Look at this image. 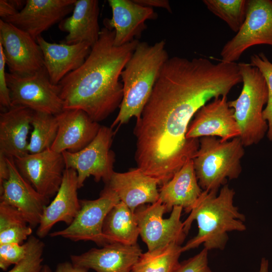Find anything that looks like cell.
I'll list each match as a JSON object with an SVG mask.
<instances>
[{"mask_svg":"<svg viewBox=\"0 0 272 272\" xmlns=\"http://www.w3.org/2000/svg\"><path fill=\"white\" fill-rule=\"evenodd\" d=\"M142 251L138 244L129 245L119 243L106 244L101 248H92L79 255H71V262L96 272H131Z\"/></svg>","mask_w":272,"mask_h":272,"instance_id":"d6986e66","label":"cell"},{"mask_svg":"<svg viewBox=\"0 0 272 272\" xmlns=\"http://www.w3.org/2000/svg\"><path fill=\"white\" fill-rule=\"evenodd\" d=\"M34 111L12 106L0 113V153L16 158L28 154V135Z\"/></svg>","mask_w":272,"mask_h":272,"instance_id":"603a6c76","label":"cell"},{"mask_svg":"<svg viewBox=\"0 0 272 272\" xmlns=\"http://www.w3.org/2000/svg\"><path fill=\"white\" fill-rule=\"evenodd\" d=\"M183 209L174 207L167 219L165 206L159 199L150 205H142L135 211L140 235L146 244L148 251H154L175 243L181 245L186 234L181 220Z\"/></svg>","mask_w":272,"mask_h":272,"instance_id":"9c48e42d","label":"cell"},{"mask_svg":"<svg viewBox=\"0 0 272 272\" xmlns=\"http://www.w3.org/2000/svg\"><path fill=\"white\" fill-rule=\"evenodd\" d=\"M36 41L42 51L44 66L50 80L54 85H58L67 75L81 66L91 49L86 43H50L42 36Z\"/></svg>","mask_w":272,"mask_h":272,"instance_id":"7402d4cb","label":"cell"},{"mask_svg":"<svg viewBox=\"0 0 272 272\" xmlns=\"http://www.w3.org/2000/svg\"><path fill=\"white\" fill-rule=\"evenodd\" d=\"M106 185L133 212L142 205L159 199L158 181L139 168L123 173L114 172Z\"/></svg>","mask_w":272,"mask_h":272,"instance_id":"44dd1931","label":"cell"},{"mask_svg":"<svg viewBox=\"0 0 272 272\" xmlns=\"http://www.w3.org/2000/svg\"><path fill=\"white\" fill-rule=\"evenodd\" d=\"M137 3L143 6L153 8L154 7L166 10L172 13V11L169 2L167 0H134Z\"/></svg>","mask_w":272,"mask_h":272,"instance_id":"8d00e7d4","label":"cell"},{"mask_svg":"<svg viewBox=\"0 0 272 272\" xmlns=\"http://www.w3.org/2000/svg\"><path fill=\"white\" fill-rule=\"evenodd\" d=\"M27 242L23 244L10 243L0 244V268L6 270L12 265H15L26 256L27 252Z\"/></svg>","mask_w":272,"mask_h":272,"instance_id":"d6a6232c","label":"cell"},{"mask_svg":"<svg viewBox=\"0 0 272 272\" xmlns=\"http://www.w3.org/2000/svg\"><path fill=\"white\" fill-rule=\"evenodd\" d=\"M40 272H52V271L48 265L44 264Z\"/></svg>","mask_w":272,"mask_h":272,"instance_id":"60d3db41","label":"cell"},{"mask_svg":"<svg viewBox=\"0 0 272 272\" xmlns=\"http://www.w3.org/2000/svg\"><path fill=\"white\" fill-rule=\"evenodd\" d=\"M55 116L58 130L50 149L59 153L82 150L94 140L101 126L80 109H63Z\"/></svg>","mask_w":272,"mask_h":272,"instance_id":"e0dca14e","label":"cell"},{"mask_svg":"<svg viewBox=\"0 0 272 272\" xmlns=\"http://www.w3.org/2000/svg\"><path fill=\"white\" fill-rule=\"evenodd\" d=\"M26 3L23 1H0V16L2 20H4L17 14L22 9Z\"/></svg>","mask_w":272,"mask_h":272,"instance_id":"d590c367","label":"cell"},{"mask_svg":"<svg viewBox=\"0 0 272 272\" xmlns=\"http://www.w3.org/2000/svg\"><path fill=\"white\" fill-rule=\"evenodd\" d=\"M244 147L239 137L227 141L216 137L201 138L193 162L203 190L218 192L228 180L238 178L242 172Z\"/></svg>","mask_w":272,"mask_h":272,"instance_id":"8992f818","label":"cell"},{"mask_svg":"<svg viewBox=\"0 0 272 272\" xmlns=\"http://www.w3.org/2000/svg\"><path fill=\"white\" fill-rule=\"evenodd\" d=\"M102 232L107 244L113 243L137 244L140 230L134 212L123 202L119 201L106 216Z\"/></svg>","mask_w":272,"mask_h":272,"instance_id":"484cf974","label":"cell"},{"mask_svg":"<svg viewBox=\"0 0 272 272\" xmlns=\"http://www.w3.org/2000/svg\"><path fill=\"white\" fill-rule=\"evenodd\" d=\"M250 63L260 71L267 84L268 97L263 111V117L268 124L267 137L272 141V63L263 52H260L251 56Z\"/></svg>","mask_w":272,"mask_h":272,"instance_id":"4dcf8cb0","label":"cell"},{"mask_svg":"<svg viewBox=\"0 0 272 272\" xmlns=\"http://www.w3.org/2000/svg\"><path fill=\"white\" fill-rule=\"evenodd\" d=\"M32 233V228L17 209L0 202V244H23Z\"/></svg>","mask_w":272,"mask_h":272,"instance_id":"83f0119b","label":"cell"},{"mask_svg":"<svg viewBox=\"0 0 272 272\" xmlns=\"http://www.w3.org/2000/svg\"><path fill=\"white\" fill-rule=\"evenodd\" d=\"M6 65L2 46L0 45V104L2 110L12 106L9 89L6 80Z\"/></svg>","mask_w":272,"mask_h":272,"instance_id":"e575fe53","label":"cell"},{"mask_svg":"<svg viewBox=\"0 0 272 272\" xmlns=\"http://www.w3.org/2000/svg\"><path fill=\"white\" fill-rule=\"evenodd\" d=\"M10 171L7 162V157L0 153V188L9 177Z\"/></svg>","mask_w":272,"mask_h":272,"instance_id":"f35d334b","label":"cell"},{"mask_svg":"<svg viewBox=\"0 0 272 272\" xmlns=\"http://www.w3.org/2000/svg\"><path fill=\"white\" fill-rule=\"evenodd\" d=\"M182 246L173 243L154 251L142 253L132 272H174L180 264Z\"/></svg>","mask_w":272,"mask_h":272,"instance_id":"4316f807","label":"cell"},{"mask_svg":"<svg viewBox=\"0 0 272 272\" xmlns=\"http://www.w3.org/2000/svg\"><path fill=\"white\" fill-rule=\"evenodd\" d=\"M272 46V0H248L245 20L237 34L223 47L221 61L235 62L248 48Z\"/></svg>","mask_w":272,"mask_h":272,"instance_id":"30bf717a","label":"cell"},{"mask_svg":"<svg viewBox=\"0 0 272 272\" xmlns=\"http://www.w3.org/2000/svg\"><path fill=\"white\" fill-rule=\"evenodd\" d=\"M132 272V271H131Z\"/></svg>","mask_w":272,"mask_h":272,"instance_id":"b9f144b4","label":"cell"},{"mask_svg":"<svg viewBox=\"0 0 272 272\" xmlns=\"http://www.w3.org/2000/svg\"><path fill=\"white\" fill-rule=\"evenodd\" d=\"M169 58L164 40L151 45L139 42L121 73L123 98L111 128L138 120L164 63Z\"/></svg>","mask_w":272,"mask_h":272,"instance_id":"277c9868","label":"cell"},{"mask_svg":"<svg viewBox=\"0 0 272 272\" xmlns=\"http://www.w3.org/2000/svg\"><path fill=\"white\" fill-rule=\"evenodd\" d=\"M76 0H27L16 15L2 20L27 33L34 39L73 12Z\"/></svg>","mask_w":272,"mask_h":272,"instance_id":"2e32d148","label":"cell"},{"mask_svg":"<svg viewBox=\"0 0 272 272\" xmlns=\"http://www.w3.org/2000/svg\"><path fill=\"white\" fill-rule=\"evenodd\" d=\"M10 174L0 188V202L17 209L33 228L38 226L49 199L40 194L21 175L14 158L7 157Z\"/></svg>","mask_w":272,"mask_h":272,"instance_id":"5bb4252c","label":"cell"},{"mask_svg":"<svg viewBox=\"0 0 272 272\" xmlns=\"http://www.w3.org/2000/svg\"><path fill=\"white\" fill-rule=\"evenodd\" d=\"M114 31L104 27L82 65L58 83L63 109L85 112L96 122L104 120L123 98L121 73L138 42L114 44Z\"/></svg>","mask_w":272,"mask_h":272,"instance_id":"7a4b0ae2","label":"cell"},{"mask_svg":"<svg viewBox=\"0 0 272 272\" xmlns=\"http://www.w3.org/2000/svg\"><path fill=\"white\" fill-rule=\"evenodd\" d=\"M88 269L77 266L71 262H63L59 263L54 272H88Z\"/></svg>","mask_w":272,"mask_h":272,"instance_id":"74e56055","label":"cell"},{"mask_svg":"<svg viewBox=\"0 0 272 272\" xmlns=\"http://www.w3.org/2000/svg\"><path fill=\"white\" fill-rule=\"evenodd\" d=\"M12 106L55 115L63 110L58 85L52 84L45 66L28 76L6 73Z\"/></svg>","mask_w":272,"mask_h":272,"instance_id":"52a82bcc","label":"cell"},{"mask_svg":"<svg viewBox=\"0 0 272 272\" xmlns=\"http://www.w3.org/2000/svg\"><path fill=\"white\" fill-rule=\"evenodd\" d=\"M78 189L77 171L65 168L57 192L43 212L36 231L39 238H44L58 222H64L67 226L72 223L81 208L80 200L78 197Z\"/></svg>","mask_w":272,"mask_h":272,"instance_id":"ffe728a7","label":"cell"},{"mask_svg":"<svg viewBox=\"0 0 272 272\" xmlns=\"http://www.w3.org/2000/svg\"><path fill=\"white\" fill-rule=\"evenodd\" d=\"M208 251L204 248L196 255L180 262L174 272H213L209 265Z\"/></svg>","mask_w":272,"mask_h":272,"instance_id":"836d02e7","label":"cell"},{"mask_svg":"<svg viewBox=\"0 0 272 272\" xmlns=\"http://www.w3.org/2000/svg\"><path fill=\"white\" fill-rule=\"evenodd\" d=\"M243 87L239 96L228 102L239 126L244 147L258 144L266 135L268 124L263 117L268 101V89L260 71L250 63H238Z\"/></svg>","mask_w":272,"mask_h":272,"instance_id":"5b68a950","label":"cell"},{"mask_svg":"<svg viewBox=\"0 0 272 272\" xmlns=\"http://www.w3.org/2000/svg\"><path fill=\"white\" fill-rule=\"evenodd\" d=\"M235 192L226 184L220 192L203 191L201 196L183 222L187 234L192 223L196 220L197 235L182 246L183 252L202 244L208 250H223L229 239L228 233L244 231L246 227L245 216L234 204Z\"/></svg>","mask_w":272,"mask_h":272,"instance_id":"3957f363","label":"cell"},{"mask_svg":"<svg viewBox=\"0 0 272 272\" xmlns=\"http://www.w3.org/2000/svg\"><path fill=\"white\" fill-rule=\"evenodd\" d=\"M194 116L186 134L187 139L218 137L222 141H227L240 137L234 111L229 106L227 96L216 98L209 102Z\"/></svg>","mask_w":272,"mask_h":272,"instance_id":"9a60e30c","label":"cell"},{"mask_svg":"<svg viewBox=\"0 0 272 272\" xmlns=\"http://www.w3.org/2000/svg\"><path fill=\"white\" fill-rule=\"evenodd\" d=\"M203 191L199 185L191 160L162 186L159 199L165 206L167 212L178 206L186 213H190Z\"/></svg>","mask_w":272,"mask_h":272,"instance_id":"d4e9b609","label":"cell"},{"mask_svg":"<svg viewBox=\"0 0 272 272\" xmlns=\"http://www.w3.org/2000/svg\"><path fill=\"white\" fill-rule=\"evenodd\" d=\"M119 201L117 194L106 185L98 198L80 200V211L70 225L49 235L75 242L91 241L103 246L107 244L102 232L104 220L109 211Z\"/></svg>","mask_w":272,"mask_h":272,"instance_id":"8fae6325","label":"cell"},{"mask_svg":"<svg viewBox=\"0 0 272 272\" xmlns=\"http://www.w3.org/2000/svg\"><path fill=\"white\" fill-rule=\"evenodd\" d=\"M99 12L98 1L76 0L72 15L59 23V29L67 33L64 43H86L92 48L98 41L101 31Z\"/></svg>","mask_w":272,"mask_h":272,"instance_id":"cb8c5ba5","label":"cell"},{"mask_svg":"<svg viewBox=\"0 0 272 272\" xmlns=\"http://www.w3.org/2000/svg\"><path fill=\"white\" fill-rule=\"evenodd\" d=\"M14 161L21 175L40 194L49 199L55 195L65 169L62 153L48 149Z\"/></svg>","mask_w":272,"mask_h":272,"instance_id":"4fadbf2b","label":"cell"},{"mask_svg":"<svg viewBox=\"0 0 272 272\" xmlns=\"http://www.w3.org/2000/svg\"><path fill=\"white\" fill-rule=\"evenodd\" d=\"M26 242L28 249L25 257L6 272H40L43 265L42 255L45 245L40 239L31 235Z\"/></svg>","mask_w":272,"mask_h":272,"instance_id":"1f68e13d","label":"cell"},{"mask_svg":"<svg viewBox=\"0 0 272 272\" xmlns=\"http://www.w3.org/2000/svg\"><path fill=\"white\" fill-rule=\"evenodd\" d=\"M113 135L112 128L101 126L96 137L85 148L75 153H62L65 168L77 171L79 188L90 176L96 182H109L114 172L115 154L111 150Z\"/></svg>","mask_w":272,"mask_h":272,"instance_id":"ba28073f","label":"cell"},{"mask_svg":"<svg viewBox=\"0 0 272 272\" xmlns=\"http://www.w3.org/2000/svg\"><path fill=\"white\" fill-rule=\"evenodd\" d=\"M268 261L265 257L261 260L260 268L258 272H268Z\"/></svg>","mask_w":272,"mask_h":272,"instance_id":"ab89813d","label":"cell"},{"mask_svg":"<svg viewBox=\"0 0 272 272\" xmlns=\"http://www.w3.org/2000/svg\"><path fill=\"white\" fill-rule=\"evenodd\" d=\"M207 9L225 21L234 32H238L246 16L248 1L203 0Z\"/></svg>","mask_w":272,"mask_h":272,"instance_id":"f546056e","label":"cell"},{"mask_svg":"<svg viewBox=\"0 0 272 272\" xmlns=\"http://www.w3.org/2000/svg\"><path fill=\"white\" fill-rule=\"evenodd\" d=\"M235 85L221 62L205 57H169L134 128L138 167L162 186L193 160L199 140L186 134L193 117L211 100Z\"/></svg>","mask_w":272,"mask_h":272,"instance_id":"6da1fadb","label":"cell"},{"mask_svg":"<svg viewBox=\"0 0 272 272\" xmlns=\"http://www.w3.org/2000/svg\"><path fill=\"white\" fill-rule=\"evenodd\" d=\"M0 45L10 73L32 75L44 67L41 49L27 33L0 19Z\"/></svg>","mask_w":272,"mask_h":272,"instance_id":"7c38bea8","label":"cell"},{"mask_svg":"<svg viewBox=\"0 0 272 272\" xmlns=\"http://www.w3.org/2000/svg\"><path fill=\"white\" fill-rule=\"evenodd\" d=\"M31 124L33 130L28 147V153L35 154L50 149L58 130L55 115L34 112Z\"/></svg>","mask_w":272,"mask_h":272,"instance_id":"f1b7e54d","label":"cell"},{"mask_svg":"<svg viewBox=\"0 0 272 272\" xmlns=\"http://www.w3.org/2000/svg\"><path fill=\"white\" fill-rule=\"evenodd\" d=\"M112 17L105 19L104 26L114 31V44L119 46L139 37L147 20H155L157 14L153 8L143 6L134 0H108Z\"/></svg>","mask_w":272,"mask_h":272,"instance_id":"ac0fdd59","label":"cell"}]
</instances>
